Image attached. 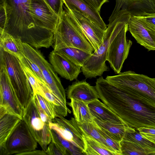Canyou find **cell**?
<instances>
[{
    "label": "cell",
    "instance_id": "41",
    "mask_svg": "<svg viewBox=\"0 0 155 155\" xmlns=\"http://www.w3.org/2000/svg\"><path fill=\"white\" fill-rule=\"evenodd\" d=\"M155 27V13L148 14L144 16H140Z\"/></svg>",
    "mask_w": 155,
    "mask_h": 155
},
{
    "label": "cell",
    "instance_id": "16",
    "mask_svg": "<svg viewBox=\"0 0 155 155\" xmlns=\"http://www.w3.org/2000/svg\"><path fill=\"white\" fill-rule=\"evenodd\" d=\"M49 62L61 77L72 81L76 79L81 72V67L77 65L62 55L53 50L49 54Z\"/></svg>",
    "mask_w": 155,
    "mask_h": 155
},
{
    "label": "cell",
    "instance_id": "39",
    "mask_svg": "<svg viewBox=\"0 0 155 155\" xmlns=\"http://www.w3.org/2000/svg\"><path fill=\"white\" fill-rule=\"evenodd\" d=\"M86 4L96 9L100 13L102 5L109 0H81Z\"/></svg>",
    "mask_w": 155,
    "mask_h": 155
},
{
    "label": "cell",
    "instance_id": "4",
    "mask_svg": "<svg viewBox=\"0 0 155 155\" xmlns=\"http://www.w3.org/2000/svg\"><path fill=\"white\" fill-rule=\"evenodd\" d=\"M54 34V51L73 47L92 54L94 50L69 10L63 5Z\"/></svg>",
    "mask_w": 155,
    "mask_h": 155
},
{
    "label": "cell",
    "instance_id": "31",
    "mask_svg": "<svg viewBox=\"0 0 155 155\" xmlns=\"http://www.w3.org/2000/svg\"><path fill=\"white\" fill-rule=\"evenodd\" d=\"M78 123L85 134L104 145L110 150L112 151L107 145L104 138L98 131L93 122H85Z\"/></svg>",
    "mask_w": 155,
    "mask_h": 155
},
{
    "label": "cell",
    "instance_id": "12",
    "mask_svg": "<svg viewBox=\"0 0 155 155\" xmlns=\"http://www.w3.org/2000/svg\"><path fill=\"white\" fill-rule=\"evenodd\" d=\"M128 30L137 42L148 51H155V27L140 16H131Z\"/></svg>",
    "mask_w": 155,
    "mask_h": 155
},
{
    "label": "cell",
    "instance_id": "7",
    "mask_svg": "<svg viewBox=\"0 0 155 155\" xmlns=\"http://www.w3.org/2000/svg\"><path fill=\"white\" fill-rule=\"evenodd\" d=\"M24 55L35 63L40 68L46 84L65 104H67L65 90L52 66L38 49L23 42Z\"/></svg>",
    "mask_w": 155,
    "mask_h": 155
},
{
    "label": "cell",
    "instance_id": "6",
    "mask_svg": "<svg viewBox=\"0 0 155 155\" xmlns=\"http://www.w3.org/2000/svg\"><path fill=\"white\" fill-rule=\"evenodd\" d=\"M0 63L5 66L17 99L24 110L33 99L34 92L20 61L0 48Z\"/></svg>",
    "mask_w": 155,
    "mask_h": 155
},
{
    "label": "cell",
    "instance_id": "34",
    "mask_svg": "<svg viewBox=\"0 0 155 155\" xmlns=\"http://www.w3.org/2000/svg\"><path fill=\"white\" fill-rule=\"evenodd\" d=\"M20 61L28 67L37 78L46 84L44 78L38 66L30 59L24 55L19 59Z\"/></svg>",
    "mask_w": 155,
    "mask_h": 155
},
{
    "label": "cell",
    "instance_id": "15",
    "mask_svg": "<svg viewBox=\"0 0 155 155\" xmlns=\"http://www.w3.org/2000/svg\"><path fill=\"white\" fill-rule=\"evenodd\" d=\"M68 9L74 17L94 51L96 50L102 43L106 30H103L87 16L76 9Z\"/></svg>",
    "mask_w": 155,
    "mask_h": 155
},
{
    "label": "cell",
    "instance_id": "14",
    "mask_svg": "<svg viewBox=\"0 0 155 155\" xmlns=\"http://www.w3.org/2000/svg\"><path fill=\"white\" fill-rule=\"evenodd\" d=\"M30 10V15L38 26L54 33L59 16L45 0H31Z\"/></svg>",
    "mask_w": 155,
    "mask_h": 155
},
{
    "label": "cell",
    "instance_id": "18",
    "mask_svg": "<svg viewBox=\"0 0 155 155\" xmlns=\"http://www.w3.org/2000/svg\"><path fill=\"white\" fill-rule=\"evenodd\" d=\"M64 6L69 9H74L84 15L106 31L107 25L101 17L100 13L81 0H63Z\"/></svg>",
    "mask_w": 155,
    "mask_h": 155
},
{
    "label": "cell",
    "instance_id": "8",
    "mask_svg": "<svg viewBox=\"0 0 155 155\" xmlns=\"http://www.w3.org/2000/svg\"><path fill=\"white\" fill-rule=\"evenodd\" d=\"M37 143L22 119L4 144L0 146V155H19L23 153L35 150Z\"/></svg>",
    "mask_w": 155,
    "mask_h": 155
},
{
    "label": "cell",
    "instance_id": "25",
    "mask_svg": "<svg viewBox=\"0 0 155 155\" xmlns=\"http://www.w3.org/2000/svg\"><path fill=\"white\" fill-rule=\"evenodd\" d=\"M94 121L103 128L114 139L121 141L126 132L130 127L125 123H115L98 119L94 117Z\"/></svg>",
    "mask_w": 155,
    "mask_h": 155
},
{
    "label": "cell",
    "instance_id": "3",
    "mask_svg": "<svg viewBox=\"0 0 155 155\" xmlns=\"http://www.w3.org/2000/svg\"><path fill=\"white\" fill-rule=\"evenodd\" d=\"M131 16L127 11L122 10L114 20L109 23L102 43L81 68V72L86 78L101 76L104 72L109 70L106 61L110 46L117 35L128 22Z\"/></svg>",
    "mask_w": 155,
    "mask_h": 155
},
{
    "label": "cell",
    "instance_id": "5",
    "mask_svg": "<svg viewBox=\"0 0 155 155\" xmlns=\"http://www.w3.org/2000/svg\"><path fill=\"white\" fill-rule=\"evenodd\" d=\"M105 79L134 97L155 106V78L128 71L107 76Z\"/></svg>",
    "mask_w": 155,
    "mask_h": 155
},
{
    "label": "cell",
    "instance_id": "19",
    "mask_svg": "<svg viewBox=\"0 0 155 155\" xmlns=\"http://www.w3.org/2000/svg\"><path fill=\"white\" fill-rule=\"evenodd\" d=\"M22 119L0 105V146H2L19 122Z\"/></svg>",
    "mask_w": 155,
    "mask_h": 155
},
{
    "label": "cell",
    "instance_id": "2",
    "mask_svg": "<svg viewBox=\"0 0 155 155\" xmlns=\"http://www.w3.org/2000/svg\"><path fill=\"white\" fill-rule=\"evenodd\" d=\"M31 0H0V28L38 49L53 45L54 33L38 26L30 13Z\"/></svg>",
    "mask_w": 155,
    "mask_h": 155
},
{
    "label": "cell",
    "instance_id": "13",
    "mask_svg": "<svg viewBox=\"0 0 155 155\" xmlns=\"http://www.w3.org/2000/svg\"><path fill=\"white\" fill-rule=\"evenodd\" d=\"M0 105L22 119L24 110L11 84L6 69L0 63Z\"/></svg>",
    "mask_w": 155,
    "mask_h": 155
},
{
    "label": "cell",
    "instance_id": "26",
    "mask_svg": "<svg viewBox=\"0 0 155 155\" xmlns=\"http://www.w3.org/2000/svg\"><path fill=\"white\" fill-rule=\"evenodd\" d=\"M54 51L62 55L76 65L81 67L92 54L73 47L63 48Z\"/></svg>",
    "mask_w": 155,
    "mask_h": 155
},
{
    "label": "cell",
    "instance_id": "17",
    "mask_svg": "<svg viewBox=\"0 0 155 155\" xmlns=\"http://www.w3.org/2000/svg\"><path fill=\"white\" fill-rule=\"evenodd\" d=\"M66 94L68 99L79 100L87 104L99 99L95 86L91 85L85 80L73 82L67 88Z\"/></svg>",
    "mask_w": 155,
    "mask_h": 155
},
{
    "label": "cell",
    "instance_id": "21",
    "mask_svg": "<svg viewBox=\"0 0 155 155\" xmlns=\"http://www.w3.org/2000/svg\"><path fill=\"white\" fill-rule=\"evenodd\" d=\"M93 117L115 123H124L120 118L103 102L97 99L88 104Z\"/></svg>",
    "mask_w": 155,
    "mask_h": 155
},
{
    "label": "cell",
    "instance_id": "29",
    "mask_svg": "<svg viewBox=\"0 0 155 155\" xmlns=\"http://www.w3.org/2000/svg\"><path fill=\"white\" fill-rule=\"evenodd\" d=\"M51 136L61 144L71 155H85L83 151L71 142L64 139L56 130L50 129Z\"/></svg>",
    "mask_w": 155,
    "mask_h": 155
},
{
    "label": "cell",
    "instance_id": "27",
    "mask_svg": "<svg viewBox=\"0 0 155 155\" xmlns=\"http://www.w3.org/2000/svg\"><path fill=\"white\" fill-rule=\"evenodd\" d=\"M123 139L139 144L147 152L148 155H155V144L143 137L137 129L130 127L126 132Z\"/></svg>",
    "mask_w": 155,
    "mask_h": 155
},
{
    "label": "cell",
    "instance_id": "28",
    "mask_svg": "<svg viewBox=\"0 0 155 155\" xmlns=\"http://www.w3.org/2000/svg\"><path fill=\"white\" fill-rule=\"evenodd\" d=\"M122 155H148L147 152L139 144L123 139L120 141Z\"/></svg>",
    "mask_w": 155,
    "mask_h": 155
},
{
    "label": "cell",
    "instance_id": "20",
    "mask_svg": "<svg viewBox=\"0 0 155 155\" xmlns=\"http://www.w3.org/2000/svg\"><path fill=\"white\" fill-rule=\"evenodd\" d=\"M38 81L41 90V95L49 102L54 110L56 117L61 116L65 117L68 113H71L67 104L54 94L45 83L39 79Z\"/></svg>",
    "mask_w": 155,
    "mask_h": 155
},
{
    "label": "cell",
    "instance_id": "30",
    "mask_svg": "<svg viewBox=\"0 0 155 155\" xmlns=\"http://www.w3.org/2000/svg\"><path fill=\"white\" fill-rule=\"evenodd\" d=\"M93 123L98 131L104 138L109 148L112 151L116 152L118 155H122L120 142L113 138L105 130L99 126L94 121Z\"/></svg>",
    "mask_w": 155,
    "mask_h": 155
},
{
    "label": "cell",
    "instance_id": "22",
    "mask_svg": "<svg viewBox=\"0 0 155 155\" xmlns=\"http://www.w3.org/2000/svg\"><path fill=\"white\" fill-rule=\"evenodd\" d=\"M0 48L20 59L23 55V42L0 28Z\"/></svg>",
    "mask_w": 155,
    "mask_h": 155
},
{
    "label": "cell",
    "instance_id": "23",
    "mask_svg": "<svg viewBox=\"0 0 155 155\" xmlns=\"http://www.w3.org/2000/svg\"><path fill=\"white\" fill-rule=\"evenodd\" d=\"M67 103L72 110L74 118L78 123L93 122L94 117L91 114L88 104L79 100L71 99Z\"/></svg>",
    "mask_w": 155,
    "mask_h": 155
},
{
    "label": "cell",
    "instance_id": "32",
    "mask_svg": "<svg viewBox=\"0 0 155 155\" xmlns=\"http://www.w3.org/2000/svg\"><path fill=\"white\" fill-rule=\"evenodd\" d=\"M51 141L45 151L47 155H70L69 152L61 144L51 136Z\"/></svg>",
    "mask_w": 155,
    "mask_h": 155
},
{
    "label": "cell",
    "instance_id": "10",
    "mask_svg": "<svg viewBox=\"0 0 155 155\" xmlns=\"http://www.w3.org/2000/svg\"><path fill=\"white\" fill-rule=\"evenodd\" d=\"M128 30V22L112 41L108 51L107 61L117 74L120 72L132 44V41L126 38V34Z\"/></svg>",
    "mask_w": 155,
    "mask_h": 155
},
{
    "label": "cell",
    "instance_id": "24",
    "mask_svg": "<svg viewBox=\"0 0 155 155\" xmlns=\"http://www.w3.org/2000/svg\"><path fill=\"white\" fill-rule=\"evenodd\" d=\"M82 130L85 145V155H118L116 153L110 150L104 145L85 134L83 130Z\"/></svg>",
    "mask_w": 155,
    "mask_h": 155
},
{
    "label": "cell",
    "instance_id": "9",
    "mask_svg": "<svg viewBox=\"0 0 155 155\" xmlns=\"http://www.w3.org/2000/svg\"><path fill=\"white\" fill-rule=\"evenodd\" d=\"M22 119L35 139L45 152L51 140L50 129L49 125L41 119L33 99L24 109Z\"/></svg>",
    "mask_w": 155,
    "mask_h": 155
},
{
    "label": "cell",
    "instance_id": "11",
    "mask_svg": "<svg viewBox=\"0 0 155 155\" xmlns=\"http://www.w3.org/2000/svg\"><path fill=\"white\" fill-rule=\"evenodd\" d=\"M49 126L50 129L55 130L64 139L80 149L85 155L83 131L74 118L69 120L62 116L56 117Z\"/></svg>",
    "mask_w": 155,
    "mask_h": 155
},
{
    "label": "cell",
    "instance_id": "33",
    "mask_svg": "<svg viewBox=\"0 0 155 155\" xmlns=\"http://www.w3.org/2000/svg\"><path fill=\"white\" fill-rule=\"evenodd\" d=\"M20 62L26 77L32 88L34 94L36 93L40 94L41 89L38 81V78L28 67Z\"/></svg>",
    "mask_w": 155,
    "mask_h": 155
},
{
    "label": "cell",
    "instance_id": "37",
    "mask_svg": "<svg viewBox=\"0 0 155 155\" xmlns=\"http://www.w3.org/2000/svg\"><path fill=\"white\" fill-rule=\"evenodd\" d=\"M53 12L59 16L63 10V0H45Z\"/></svg>",
    "mask_w": 155,
    "mask_h": 155
},
{
    "label": "cell",
    "instance_id": "38",
    "mask_svg": "<svg viewBox=\"0 0 155 155\" xmlns=\"http://www.w3.org/2000/svg\"><path fill=\"white\" fill-rule=\"evenodd\" d=\"M33 100L41 119L44 123L49 125L52 122V120L41 107L36 96L34 95Z\"/></svg>",
    "mask_w": 155,
    "mask_h": 155
},
{
    "label": "cell",
    "instance_id": "40",
    "mask_svg": "<svg viewBox=\"0 0 155 155\" xmlns=\"http://www.w3.org/2000/svg\"><path fill=\"white\" fill-rule=\"evenodd\" d=\"M19 155H47L43 150H34L21 153Z\"/></svg>",
    "mask_w": 155,
    "mask_h": 155
},
{
    "label": "cell",
    "instance_id": "1",
    "mask_svg": "<svg viewBox=\"0 0 155 155\" xmlns=\"http://www.w3.org/2000/svg\"><path fill=\"white\" fill-rule=\"evenodd\" d=\"M99 99L129 127L155 128V106L145 102L114 84L102 76L95 86Z\"/></svg>",
    "mask_w": 155,
    "mask_h": 155
},
{
    "label": "cell",
    "instance_id": "35",
    "mask_svg": "<svg viewBox=\"0 0 155 155\" xmlns=\"http://www.w3.org/2000/svg\"><path fill=\"white\" fill-rule=\"evenodd\" d=\"M34 95L36 96L40 106L50 118L51 120L54 119L56 117L55 114L49 102L44 97L39 94L36 93Z\"/></svg>",
    "mask_w": 155,
    "mask_h": 155
},
{
    "label": "cell",
    "instance_id": "36",
    "mask_svg": "<svg viewBox=\"0 0 155 155\" xmlns=\"http://www.w3.org/2000/svg\"><path fill=\"white\" fill-rule=\"evenodd\" d=\"M144 138L155 144V128L141 127L137 129Z\"/></svg>",
    "mask_w": 155,
    "mask_h": 155
}]
</instances>
